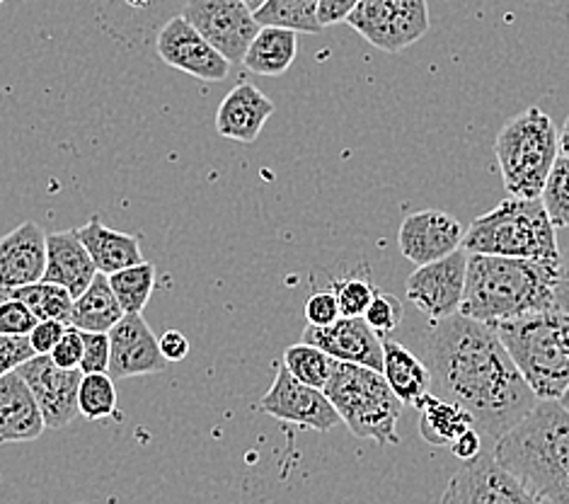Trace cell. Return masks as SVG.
Listing matches in <instances>:
<instances>
[{"mask_svg": "<svg viewBox=\"0 0 569 504\" xmlns=\"http://www.w3.org/2000/svg\"><path fill=\"white\" fill-rule=\"evenodd\" d=\"M425 349L431 393L463 407L482 439L497 444L538 403L490 325L456 313L433 323Z\"/></svg>", "mask_w": 569, "mask_h": 504, "instance_id": "cell-1", "label": "cell"}, {"mask_svg": "<svg viewBox=\"0 0 569 504\" xmlns=\"http://www.w3.org/2000/svg\"><path fill=\"white\" fill-rule=\"evenodd\" d=\"M492 454L540 504H569V413L558 401H538Z\"/></svg>", "mask_w": 569, "mask_h": 504, "instance_id": "cell-2", "label": "cell"}, {"mask_svg": "<svg viewBox=\"0 0 569 504\" xmlns=\"http://www.w3.org/2000/svg\"><path fill=\"white\" fill-rule=\"evenodd\" d=\"M558 267L517 257L470 255L460 313L497 328L531 313L555 308Z\"/></svg>", "mask_w": 569, "mask_h": 504, "instance_id": "cell-3", "label": "cell"}, {"mask_svg": "<svg viewBox=\"0 0 569 504\" xmlns=\"http://www.w3.org/2000/svg\"><path fill=\"white\" fill-rule=\"evenodd\" d=\"M495 330L536 398L560 401L569 388V313H531Z\"/></svg>", "mask_w": 569, "mask_h": 504, "instance_id": "cell-4", "label": "cell"}, {"mask_svg": "<svg viewBox=\"0 0 569 504\" xmlns=\"http://www.w3.org/2000/svg\"><path fill=\"white\" fill-rule=\"evenodd\" d=\"M555 230L543 201L507 197L470 224L460 248L470 255L517 257L558 267L560 245Z\"/></svg>", "mask_w": 569, "mask_h": 504, "instance_id": "cell-5", "label": "cell"}, {"mask_svg": "<svg viewBox=\"0 0 569 504\" xmlns=\"http://www.w3.org/2000/svg\"><path fill=\"white\" fill-rule=\"evenodd\" d=\"M495 156L509 197L540 199L560 156V134L548 112L528 107L499 129Z\"/></svg>", "mask_w": 569, "mask_h": 504, "instance_id": "cell-6", "label": "cell"}, {"mask_svg": "<svg viewBox=\"0 0 569 504\" xmlns=\"http://www.w3.org/2000/svg\"><path fill=\"white\" fill-rule=\"evenodd\" d=\"M328 401L357 439H373L381 446H398V419L402 403L390 391L381 372L359 364L335 362L328 386L322 388Z\"/></svg>", "mask_w": 569, "mask_h": 504, "instance_id": "cell-7", "label": "cell"}, {"mask_svg": "<svg viewBox=\"0 0 569 504\" xmlns=\"http://www.w3.org/2000/svg\"><path fill=\"white\" fill-rule=\"evenodd\" d=\"M345 22L388 53L417 45L431 27L427 0H359Z\"/></svg>", "mask_w": 569, "mask_h": 504, "instance_id": "cell-8", "label": "cell"}, {"mask_svg": "<svg viewBox=\"0 0 569 504\" xmlns=\"http://www.w3.org/2000/svg\"><path fill=\"white\" fill-rule=\"evenodd\" d=\"M182 18L221 53L228 63H242L260 22L246 0H187Z\"/></svg>", "mask_w": 569, "mask_h": 504, "instance_id": "cell-9", "label": "cell"}, {"mask_svg": "<svg viewBox=\"0 0 569 504\" xmlns=\"http://www.w3.org/2000/svg\"><path fill=\"white\" fill-rule=\"evenodd\" d=\"M439 504H540L517 475L499 466L492 452L463 463Z\"/></svg>", "mask_w": 569, "mask_h": 504, "instance_id": "cell-10", "label": "cell"}, {"mask_svg": "<svg viewBox=\"0 0 569 504\" xmlns=\"http://www.w3.org/2000/svg\"><path fill=\"white\" fill-rule=\"evenodd\" d=\"M468 253L458 248L456 253L441 257L437 263L417 267L408 277L410 302L425 313L431 323H439L460 313L466 291Z\"/></svg>", "mask_w": 569, "mask_h": 504, "instance_id": "cell-11", "label": "cell"}, {"mask_svg": "<svg viewBox=\"0 0 569 504\" xmlns=\"http://www.w3.org/2000/svg\"><path fill=\"white\" fill-rule=\"evenodd\" d=\"M24 384L30 386L34 401L42 411L47 429H63L80 415L78 413V388L83 372L59 369L49 354H34L16 369Z\"/></svg>", "mask_w": 569, "mask_h": 504, "instance_id": "cell-12", "label": "cell"}, {"mask_svg": "<svg viewBox=\"0 0 569 504\" xmlns=\"http://www.w3.org/2000/svg\"><path fill=\"white\" fill-rule=\"evenodd\" d=\"M260 411L274 419L316 432H332L342 422L328 395L296 381L283 366L277 372L272 388L260 401Z\"/></svg>", "mask_w": 569, "mask_h": 504, "instance_id": "cell-13", "label": "cell"}, {"mask_svg": "<svg viewBox=\"0 0 569 504\" xmlns=\"http://www.w3.org/2000/svg\"><path fill=\"white\" fill-rule=\"evenodd\" d=\"M156 51L170 68L207 83H221L230 73V63L182 16L166 22L156 39Z\"/></svg>", "mask_w": 569, "mask_h": 504, "instance_id": "cell-14", "label": "cell"}, {"mask_svg": "<svg viewBox=\"0 0 569 504\" xmlns=\"http://www.w3.org/2000/svg\"><path fill=\"white\" fill-rule=\"evenodd\" d=\"M110 335V374L114 381L151 376L168 369V359L160 354L158 337L141 313L121 318Z\"/></svg>", "mask_w": 569, "mask_h": 504, "instance_id": "cell-15", "label": "cell"}, {"mask_svg": "<svg viewBox=\"0 0 569 504\" xmlns=\"http://www.w3.org/2000/svg\"><path fill=\"white\" fill-rule=\"evenodd\" d=\"M301 343L322 349L335 362L359 364L373 372L383 369V337L376 335L363 318H337L325 328L308 325Z\"/></svg>", "mask_w": 569, "mask_h": 504, "instance_id": "cell-16", "label": "cell"}, {"mask_svg": "<svg viewBox=\"0 0 569 504\" xmlns=\"http://www.w3.org/2000/svg\"><path fill=\"white\" fill-rule=\"evenodd\" d=\"M463 236L466 230L456 216L439 209H427L410 214L402 221L398 230V245L405 260L422 267L456 253L463 245Z\"/></svg>", "mask_w": 569, "mask_h": 504, "instance_id": "cell-17", "label": "cell"}, {"mask_svg": "<svg viewBox=\"0 0 569 504\" xmlns=\"http://www.w3.org/2000/svg\"><path fill=\"white\" fill-rule=\"evenodd\" d=\"M47 265V234L34 221H24L0 238V302H8L22 286L42 281Z\"/></svg>", "mask_w": 569, "mask_h": 504, "instance_id": "cell-18", "label": "cell"}, {"mask_svg": "<svg viewBox=\"0 0 569 504\" xmlns=\"http://www.w3.org/2000/svg\"><path fill=\"white\" fill-rule=\"evenodd\" d=\"M274 115V102L252 83H238L216 112V131L223 139L252 144L262 134L267 119Z\"/></svg>", "mask_w": 569, "mask_h": 504, "instance_id": "cell-19", "label": "cell"}, {"mask_svg": "<svg viewBox=\"0 0 569 504\" xmlns=\"http://www.w3.org/2000/svg\"><path fill=\"white\" fill-rule=\"evenodd\" d=\"M47 425L30 386L18 372L0 376V444L34 442Z\"/></svg>", "mask_w": 569, "mask_h": 504, "instance_id": "cell-20", "label": "cell"}, {"mask_svg": "<svg viewBox=\"0 0 569 504\" xmlns=\"http://www.w3.org/2000/svg\"><path fill=\"white\" fill-rule=\"evenodd\" d=\"M94 275H98V269H94L86 245L78 240L76 230H61V234L47 236V265L42 281L59 284L73 298H78L88 289Z\"/></svg>", "mask_w": 569, "mask_h": 504, "instance_id": "cell-21", "label": "cell"}, {"mask_svg": "<svg viewBox=\"0 0 569 504\" xmlns=\"http://www.w3.org/2000/svg\"><path fill=\"white\" fill-rule=\"evenodd\" d=\"M76 236L86 245L90 260L94 263V269L102 271L107 277L114 275L119 269L146 263L137 236L107 228L98 216L90 219L86 226L76 228Z\"/></svg>", "mask_w": 569, "mask_h": 504, "instance_id": "cell-22", "label": "cell"}, {"mask_svg": "<svg viewBox=\"0 0 569 504\" xmlns=\"http://www.w3.org/2000/svg\"><path fill=\"white\" fill-rule=\"evenodd\" d=\"M390 391L402 405L419 407L431 393V376L427 364L396 339H383V369Z\"/></svg>", "mask_w": 569, "mask_h": 504, "instance_id": "cell-23", "label": "cell"}, {"mask_svg": "<svg viewBox=\"0 0 569 504\" xmlns=\"http://www.w3.org/2000/svg\"><path fill=\"white\" fill-rule=\"evenodd\" d=\"M298 32L287 27H260L250 42L242 66L257 76H283L296 61Z\"/></svg>", "mask_w": 569, "mask_h": 504, "instance_id": "cell-24", "label": "cell"}, {"mask_svg": "<svg viewBox=\"0 0 569 504\" xmlns=\"http://www.w3.org/2000/svg\"><path fill=\"white\" fill-rule=\"evenodd\" d=\"M121 318H124V310L117 304L110 277L98 271L88 289L73 298L69 325L83 333H110Z\"/></svg>", "mask_w": 569, "mask_h": 504, "instance_id": "cell-25", "label": "cell"}, {"mask_svg": "<svg viewBox=\"0 0 569 504\" xmlns=\"http://www.w3.org/2000/svg\"><path fill=\"white\" fill-rule=\"evenodd\" d=\"M419 434L429 446H451L466 429L476 427V422L463 407L429 393L419 403Z\"/></svg>", "mask_w": 569, "mask_h": 504, "instance_id": "cell-26", "label": "cell"}, {"mask_svg": "<svg viewBox=\"0 0 569 504\" xmlns=\"http://www.w3.org/2000/svg\"><path fill=\"white\" fill-rule=\"evenodd\" d=\"M318 6L320 0H267L260 10H254V20L260 27H287L293 32L318 34L322 32Z\"/></svg>", "mask_w": 569, "mask_h": 504, "instance_id": "cell-27", "label": "cell"}, {"mask_svg": "<svg viewBox=\"0 0 569 504\" xmlns=\"http://www.w3.org/2000/svg\"><path fill=\"white\" fill-rule=\"evenodd\" d=\"M110 286L117 296L119 308L124 310V316L141 313L146 304L151 302L156 286V267L151 263H141L127 269H119L114 275H110Z\"/></svg>", "mask_w": 569, "mask_h": 504, "instance_id": "cell-28", "label": "cell"}, {"mask_svg": "<svg viewBox=\"0 0 569 504\" xmlns=\"http://www.w3.org/2000/svg\"><path fill=\"white\" fill-rule=\"evenodd\" d=\"M12 298H18V302L30 308L37 320H61L66 325L71 320L73 296L59 284L37 281L30 286H22V289L12 294Z\"/></svg>", "mask_w": 569, "mask_h": 504, "instance_id": "cell-29", "label": "cell"}, {"mask_svg": "<svg viewBox=\"0 0 569 504\" xmlns=\"http://www.w3.org/2000/svg\"><path fill=\"white\" fill-rule=\"evenodd\" d=\"M281 366L296 381H301V384L322 391L325 386H328V381L332 376L335 359L330 357V354H325L322 349H318L313 345L298 343V345L287 347V352H283Z\"/></svg>", "mask_w": 569, "mask_h": 504, "instance_id": "cell-30", "label": "cell"}, {"mask_svg": "<svg viewBox=\"0 0 569 504\" xmlns=\"http://www.w3.org/2000/svg\"><path fill=\"white\" fill-rule=\"evenodd\" d=\"M78 413L92 422L117 415V386L110 374H83L78 388Z\"/></svg>", "mask_w": 569, "mask_h": 504, "instance_id": "cell-31", "label": "cell"}, {"mask_svg": "<svg viewBox=\"0 0 569 504\" xmlns=\"http://www.w3.org/2000/svg\"><path fill=\"white\" fill-rule=\"evenodd\" d=\"M540 201L555 228H569V156L555 160Z\"/></svg>", "mask_w": 569, "mask_h": 504, "instance_id": "cell-32", "label": "cell"}, {"mask_svg": "<svg viewBox=\"0 0 569 504\" xmlns=\"http://www.w3.org/2000/svg\"><path fill=\"white\" fill-rule=\"evenodd\" d=\"M332 291L337 296V306H340L342 318H363L366 308L371 306L376 286L363 277H345L332 284Z\"/></svg>", "mask_w": 569, "mask_h": 504, "instance_id": "cell-33", "label": "cell"}, {"mask_svg": "<svg viewBox=\"0 0 569 504\" xmlns=\"http://www.w3.org/2000/svg\"><path fill=\"white\" fill-rule=\"evenodd\" d=\"M402 318H405V306L400 304V298L390 296L386 291H376L371 306L363 313V320L369 323L371 330L381 337L398 330Z\"/></svg>", "mask_w": 569, "mask_h": 504, "instance_id": "cell-34", "label": "cell"}, {"mask_svg": "<svg viewBox=\"0 0 569 504\" xmlns=\"http://www.w3.org/2000/svg\"><path fill=\"white\" fill-rule=\"evenodd\" d=\"M39 320L34 313L27 308L18 298H8V302H0V335L6 337H27Z\"/></svg>", "mask_w": 569, "mask_h": 504, "instance_id": "cell-35", "label": "cell"}, {"mask_svg": "<svg viewBox=\"0 0 569 504\" xmlns=\"http://www.w3.org/2000/svg\"><path fill=\"white\" fill-rule=\"evenodd\" d=\"M80 337H83V359H80V372L107 374V369H110V335L80 330Z\"/></svg>", "mask_w": 569, "mask_h": 504, "instance_id": "cell-36", "label": "cell"}, {"mask_svg": "<svg viewBox=\"0 0 569 504\" xmlns=\"http://www.w3.org/2000/svg\"><path fill=\"white\" fill-rule=\"evenodd\" d=\"M340 316V306H337L335 291H313L306 302V320L308 325H316V328H325V325H332Z\"/></svg>", "mask_w": 569, "mask_h": 504, "instance_id": "cell-37", "label": "cell"}, {"mask_svg": "<svg viewBox=\"0 0 569 504\" xmlns=\"http://www.w3.org/2000/svg\"><path fill=\"white\" fill-rule=\"evenodd\" d=\"M49 357L59 369H80V359H83V337H80V330L69 325Z\"/></svg>", "mask_w": 569, "mask_h": 504, "instance_id": "cell-38", "label": "cell"}, {"mask_svg": "<svg viewBox=\"0 0 569 504\" xmlns=\"http://www.w3.org/2000/svg\"><path fill=\"white\" fill-rule=\"evenodd\" d=\"M66 328H69V325L61 320H39L34 325V330L27 335L30 337V345H32L34 354H51V349L59 345V339L66 333Z\"/></svg>", "mask_w": 569, "mask_h": 504, "instance_id": "cell-39", "label": "cell"}, {"mask_svg": "<svg viewBox=\"0 0 569 504\" xmlns=\"http://www.w3.org/2000/svg\"><path fill=\"white\" fill-rule=\"evenodd\" d=\"M34 357L30 337H12L6 347H0V376L16 372L27 359Z\"/></svg>", "mask_w": 569, "mask_h": 504, "instance_id": "cell-40", "label": "cell"}, {"mask_svg": "<svg viewBox=\"0 0 569 504\" xmlns=\"http://www.w3.org/2000/svg\"><path fill=\"white\" fill-rule=\"evenodd\" d=\"M359 0H320L318 6V22L325 30V27H332V24H340L347 20V16Z\"/></svg>", "mask_w": 569, "mask_h": 504, "instance_id": "cell-41", "label": "cell"}, {"mask_svg": "<svg viewBox=\"0 0 569 504\" xmlns=\"http://www.w3.org/2000/svg\"><path fill=\"white\" fill-rule=\"evenodd\" d=\"M485 439H482V434L476 429V427H470V429H466L463 434H460V437L449 446L451 452H453V456L460 461V463H468V461H472V458H478L482 452H485V444H482Z\"/></svg>", "mask_w": 569, "mask_h": 504, "instance_id": "cell-42", "label": "cell"}, {"mask_svg": "<svg viewBox=\"0 0 569 504\" xmlns=\"http://www.w3.org/2000/svg\"><path fill=\"white\" fill-rule=\"evenodd\" d=\"M158 347L162 357L170 362H182L189 354V339L180 330H168L158 337Z\"/></svg>", "mask_w": 569, "mask_h": 504, "instance_id": "cell-43", "label": "cell"}, {"mask_svg": "<svg viewBox=\"0 0 569 504\" xmlns=\"http://www.w3.org/2000/svg\"><path fill=\"white\" fill-rule=\"evenodd\" d=\"M555 308L569 313V248L560 253L558 277H555Z\"/></svg>", "mask_w": 569, "mask_h": 504, "instance_id": "cell-44", "label": "cell"}, {"mask_svg": "<svg viewBox=\"0 0 569 504\" xmlns=\"http://www.w3.org/2000/svg\"><path fill=\"white\" fill-rule=\"evenodd\" d=\"M560 151L562 156H569V117L565 119L562 131H560Z\"/></svg>", "mask_w": 569, "mask_h": 504, "instance_id": "cell-45", "label": "cell"}, {"mask_svg": "<svg viewBox=\"0 0 569 504\" xmlns=\"http://www.w3.org/2000/svg\"><path fill=\"white\" fill-rule=\"evenodd\" d=\"M127 3H129L131 8H146L148 3H151V0H127Z\"/></svg>", "mask_w": 569, "mask_h": 504, "instance_id": "cell-46", "label": "cell"}, {"mask_svg": "<svg viewBox=\"0 0 569 504\" xmlns=\"http://www.w3.org/2000/svg\"><path fill=\"white\" fill-rule=\"evenodd\" d=\"M246 3H248L252 10H260V8L267 3V0H246Z\"/></svg>", "mask_w": 569, "mask_h": 504, "instance_id": "cell-47", "label": "cell"}, {"mask_svg": "<svg viewBox=\"0 0 569 504\" xmlns=\"http://www.w3.org/2000/svg\"><path fill=\"white\" fill-rule=\"evenodd\" d=\"M558 403H560V405H562V407H565V411H567V413H569V388H567V393H565V395H562V398H560V401H558Z\"/></svg>", "mask_w": 569, "mask_h": 504, "instance_id": "cell-48", "label": "cell"}, {"mask_svg": "<svg viewBox=\"0 0 569 504\" xmlns=\"http://www.w3.org/2000/svg\"><path fill=\"white\" fill-rule=\"evenodd\" d=\"M6 3V0H0V6H3Z\"/></svg>", "mask_w": 569, "mask_h": 504, "instance_id": "cell-49", "label": "cell"}]
</instances>
